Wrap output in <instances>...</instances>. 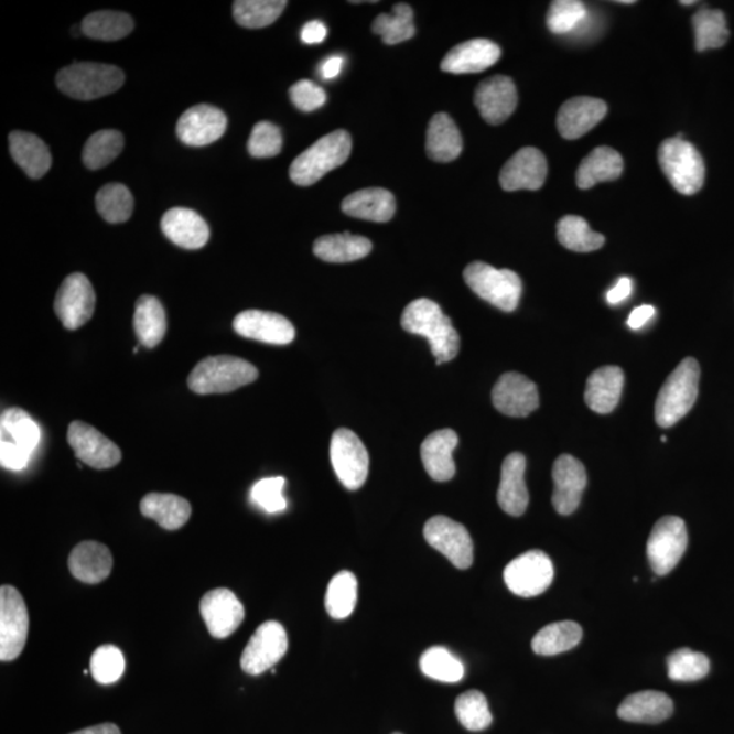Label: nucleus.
I'll list each match as a JSON object with an SVG mask.
<instances>
[{
	"label": "nucleus",
	"instance_id": "f8f14e48",
	"mask_svg": "<svg viewBox=\"0 0 734 734\" xmlns=\"http://www.w3.org/2000/svg\"><path fill=\"white\" fill-rule=\"evenodd\" d=\"M553 564L546 552L528 551L511 561L504 571L506 586L520 597H536L544 593L553 581Z\"/></svg>",
	"mask_w": 734,
	"mask_h": 734
},
{
	"label": "nucleus",
	"instance_id": "4d7b16f0",
	"mask_svg": "<svg viewBox=\"0 0 734 734\" xmlns=\"http://www.w3.org/2000/svg\"><path fill=\"white\" fill-rule=\"evenodd\" d=\"M291 101L302 112H313L322 108L326 101V95L323 87L314 84L312 80L302 79L296 82L290 89Z\"/></svg>",
	"mask_w": 734,
	"mask_h": 734
},
{
	"label": "nucleus",
	"instance_id": "79ce46f5",
	"mask_svg": "<svg viewBox=\"0 0 734 734\" xmlns=\"http://www.w3.org/2000/svg\"><path fill=\"white\" fill-rule=\"evenodd\" d=\"M697 51L721 48L730 39L726 17L721 10L702 9L692 17Z\"/></svg>",
	"mask_w": 734,
	"mask_h": 734
},
{
	"label": "nucleus",
	"instance_id": "58836bf2",
	"mask_svg": "<svg viewBox=\"0 0 734 734\" xmlns=\"http://www.w3.org/2000/svg\"><path fill=\"white\" fill-rule=\"evenodd\" d=\"M582 628L579 623L564 620L541 628L532 639V649L539 656H557L580 644Z\"/></svg>",
	"mask_w": 734,
	"mask_h": 734
},
{
	"label": "nucleus",
	"instance_id": "de8ad7c7",
	"mask_svg": "<svg viewBox=\"0 0 734 734\" xmlns=\"http://www.w3.org/2000/svg\"><path fill=\"white\" fill-rule=\"evenodd\" d=\"M421 669L428 678L442 683H458L465 674L462 660L442 646H434L423 652Z\"/></svg>",
	"mask_w": 734,
	"mask_h": 734
},
{
	"label": "nucleus",
	"instance_id": "0eeeda50",
	"mask_svg": "<svg viewBox=\"0 0 734 734\" xmlns=\"http://www.w3.org/2000/svg\"><path fill=\"white\" fill-rule=\"evenodd\" d=\"M0 462L10 471H21L40 442V428L22 408H9L0 418Z\"/></svg>",
	"mask_w": 734,
	"mask_h": 734
},
{
	"label": "nucleus",
	"instance_id": "a18cd8bd",
	"mask_svg": "<svg viewBox=\"0 0 734 734\" xmlns=\"http://www.w3.org/2000/svg\"><path fill=\"white\" fill-rule=\"evenodd\" d=\"M125 148V137L116 130H102L87 139L82 160L91 171L109 165Z\"/></svg>",
	"mask_w": 734,
	"mask_h": 734
},
{
	"label": "nucleus",
	"instance_id": "dca6fc26",
	"mask_svg": "<svg viewBox=\"0 0 734 734\" xmlns=\"http://www.w3.org/2000/svg\"><path fill=\"white\" fill-rule=\"evenodd\" d=\"M68 445L82 463L95 469H109L121 462V451L101 431L85 422L75 421L68 427Z\"/></svg>",
	"mask_w": 734,
	"mask_h": 734
},
{
	"label": "nucleus",
	"instance_id": "69168bd1",
	"mask_svg": "<svg viewBox=\"0 0 734 734\" xmlns=\"http://www.w3.org/2000/svg\"><path fill=\"white\" fill-rule=\"evenodd\" d=\"M680 3H681V4H686V6H689V4H695V2H693V0H690V2H684V0H683V2H680Z\"/></svg>",
	"mask_w": 734,
	"mask_h": 734
},
{
	"label": "nucleus",
	"instance_id": "7ed1b4c3",
	"mask_svg": "<svg viewBox=\"0 0 734 734\" xmlns=\"http://www.w3.org/2000/svg\"><path fill=\"white\" fill-rule=\"evenodd\" d=\"M701 367L698 360L686 358L671 373L656 401V422L662 429L672 428L691 411L698 398Z\"/></svg>",
	"mask_w": 734,
	"mask_h": 734
},
{
	"label": "nucleus",
	"instance_id": "c756f323",
	"mask_svg": "<svg viewBox=\"0 0 734 734\" xmlns=\"http://www.w3.org/2000/svg\"><path fill=\"white\" fill-rule=\"evenodd\" d=\"M673 713L672 699L660 691H640L628 695L617 709L619 719L635 724H661Z\"/></svg>",
	"mask_w": 734,
	"mask_h": 734
},
{
	"label": "nucleus",
	"instance_id": "680f3d73",
	"mask_svg": "<svg viewBox=\"0 0 734 734\" xmlns=\"http://www.w3.org/2000/svg\"><path fill=\"white\" fill-rule=\"evenodd\" d=\"M343 64H345V60L342 56H331L320 66V75L324 80L335 79L341 74Z\"/></svg>",
	"mask_w": 734,
	"mask_h": 734
},
{
	"label": "nucleus",
	"instance_id": "412c9836",
	"mask_svg": "<svg viewBox=\"0 0 734 734\" xmlns=\"http://www.w3.org/2000/svg\"><path fill=\"white\" fill-rule=\"evenodd\" d=\"M226 115L212 105L199 104L190 108L177 122V137L186 145L203 148L224 137Z\"/></svg>",
	"mask_w": 734,
	"mask_h": 734
},
{
	"label": "nucleus",
	"instance_id": "37998d69",
	"mask_svg": "<svg viewBox=\"0 0 734 734\" xmlns=\"http://www.w3.org/2000/svg\"><path fill=\"white\" fill-rule=\"evenodd\" d=\"M85 36L100 41H118L132 32L133 21L130 15L119 11H97L82 22Z\"/></svg>",
	"mask_w": 734,
	"mask_h": 734
},
{
	"label": "nucleus",
	"instance_id": "1a4fd4ad",
	"mask_svg": "<svg viewBox=\"0 0 734 734\" xmlns=\"http://www.w3.org/2000/svg\"><path fill=\"white\" fill-rule=\"evenodd\" d=\"M29 614L25 600L14 586L0 587V660L14 661L25 649Z\"/></svg>",
	"mask_w": 734,
	"mask_h": 734
},
{
	"label": "nucleus",
	"instance_id": "ea45409f",
	"mask_svg": "<svg viewBox=\"0 0 734 734\" xmlns=\"http://www.w3.org/2000/svg\"><path fill=\"white\" fill-rule=\"evenodd\" d=\"M357 600V576L349 571H341L331 580L326 590L325 609L334 619H347L353 614Z\"/></svg>",
	"mask_w": 734,
	"mask_h": 734
},
{
	"label": "nucleus",
	"instance_id": "a211bd4d",
	"mask_svg": "<svg viewBox=\"0 0 734 734\" xmlns=\"http://www.w3.org/2000/svg\"><path fill=\"white\" fill-rule=\"evenodd\" d=\"M553 508L562 516L579 509L587 483L584 464L570 454L558 457L552 468Z\"/></svg>",
	"mask_w": 734,
	"mask_h": 734
},
{
	"label": "nucleus",
	"instance_id": "f704fd0d",
	"mask_svg": "<svg viewBox=\"0 0 734 734\" xmlns=\"http://www.w3.org/2000/svg\"><path fill=\"white\" fill-rule=\"evenodd\" d=\"M427 150L430 160L452 162L463 151V138L456 122L446 114H436L429 122Z\"/></svg>",
	"mask_w": 734,
	"mask_h": 734
},
{
	"label": "nucleus",
	"instance_id": "052dcab7",
	"mask_svg": "<svg viewBox=\"0 0 734 734\" xmlns=\"http://www.w3.org/2000/svg\"><path fill=\"white\" fill-rule=\"evenodd\" d=\"M656 309L652 307L651 305H643L639 307H635L633 313L630 314V317H628V326H630L632 330L638 331L640 328H644L646 324H648L649 320L655 316Z\"/></svg>",
	"mask_w": 734,
	"mask_h": 734
},
{
	"label": "nucleus",
	"instance_id": "7c9ffc66",
	"mask_svg": "<svg viewBox=\"0 0 734 734\" xmlns=\"http://www.w3.org/2000/svg\"><path fill=\"white\" fill-rule=\"evenodd\" d=\"M625 373L617 366L600 367L586 381L585 403L593 412L609 413L619 404Z\"/></svg>",
	"mask_w": 734,
	"mask_h": 734
},
{
	"label": "nucleus",
	"instance_id": "13d9d810",
	"mask_svg": "<svg viewBox=\"0 0 734 734\" xmlns=\"http://www.w3.org/2000/svg\"><path fill=\"white\" fill-rule=\"evenodd\" d=\"M326 34H328V31H326V26L322 21H311L302 28L301 40L309 45L320 44L323 43Z\"/></svg>",
	"mask_w": 734,
	"mask_h": 734
},
{
	"label": "nucleus",
	"instance_id": "5701e85b",
	"mask_svg": "<svg viewBox=\"0 0 734 734\" xmlns=\"http://www.w3.org/2000/svg\"><path fill=\"white\" fill-rule=\"evenodd\" d=\"M517 104L515 82L505 75L483 80L475 91L476 108L488 125H503L515 112Z\"/></svg>",
	"mask_w": 734,
	"mask_h": 734
},
{
	"label": "nucleus",
	"instance_id": "c85d7f7f",
	"mask_svg": "<svg viewBox=\"0 0 734 734\" xmlns=\"http://www.w3.org/2000/svg\"><path fill=\"white\" fill-rule=\"evenodd\" d=\"M458 444L456 431L444 429L434 431L421 446V457L431 479L436 482L451 481L456 475L453 452Z\"/></svg>",
	"mask_w": 734,
	"mask_h": 734
},
{
	"label": "nucleus",
	"instance_id": "b1692460",
	"mask_svg": "<svg viewBox=\"0 0 734 734\" xmlns=\"http://www.w3.org/2000/svg\"><path fill=\"white\" fill-rule=\"evenodd\" d=\"M608 112L607 104L598 98L575 97L559 109L557 126L564 139L574 141L596 127Z\"/></svg>",
	"mask_w": 734,
	"mask_h": 734
},
{
	"label": "nucleus",
	"instance_id": "e2e57ef3",
	"mask_svg": "<svg viewBox=\"0 0 734 734\" xmlns=\"http://www.w3.org/2000/svg\"><path fill=\"white\" fill-rule=\"evenodd\" d=\"M72 734H121V732L119 727L114 724H101L86 727V730H82Z\"/></svg>",
	"mask_w": 734,
	"mask_h": 734
},
{
	"label": "nucleus",
	"instance_id": "864d4df0",
	"mask_svg": "<svg viewBox=\"0 0 734 734\" xmlns=\"http://www.w3.org/2000/svg\"><path fill=\"white\" fill-rule=\"evenodd\" d=\"M586 6L580 0H555L547 14V26L555 34L575 31L586 20Z\"/></svg>",
	"mask_w": 734,
	"mask_h": 734
},
{
	"label": "nucleus",
	"instance_id": "9d476101",
	"mask_svg": "<svg viewBox=\"0 0 734 734\" xmlns=\"http://www.w3.org/2000/svg\"><path fill=\"white\" fill-rule=\"evenodd\" d=\"M331 463L337 479L348 489L365 485L369 475V453L354 431L337 429L331 440Z\"/></svg>",
	"mask_w": 734,
	"mask_h": 734
},
{
	"label": "nucleus",
	"instance_id": "c9c22d12",
	"mask_svg": "<svg viewBox=\"0 0 734 734\" xmlns=\"http://www.w3.org/2000/svg\"><path fill=\"white\" fill-rule=\"evenodd\" d=\"M622 172V155L607 145H600L581 162L575 176L576 185L580 190H590L598 183L619 179Z\"/></svg>",
	"mask_w": 734,
	"mask_h": 734
},
{
	"label": "nucleus",
	"instance_id": "bf43d9fd",
	"mask_svg": "<svg viewBox=\"0 0 734 734\" xmlns=\"http://www.w3.org/2000/svg\"><path fill=\"white\" fill-rule=\"evenodd\" d=\"M633 293V281L630 278L623 277L616 282L607 293V302L609 305H617L625 301Z\"/></svg>",
	"mask_w": 734,
	"mask_h": 734
},
{
	"label": "nucleus",
	"instance_id": "c03bdc74",
	"mask_svg": "<svg viewBox=\"0 0 734 734\" xmlns=\"http://www.w3.org/2000/svg\"><path fill=\"white\" fill-rule=\"evenodd\" d=\"M373 32L380 34L384 43L396 45L404 43L415 36L413 25V11L411 6L398 3L393 6L392 14H380L373 22Z\"/></svg>",
	"mask_w": 734,
	"mask_h": 734
},
{
	"label": "nucleus",
	"instance_id": "ddd939ff",
	"mask_svg": "<svg viewBox=\"0 0 734 734\" xmlns=\"http://www.w3.org/2000/svg\"><path fill=\"white\" fill-rule=\"evenodd\" d=\"M288 649V633L281 623L266 622L255 632L242 651V671L250 676L265 673L282 660Z\"/></svg>",
	"mask_w": 734,
	"mask_h": 734
},
{
	"label": "nucleus",
	"instance_id": "a878e982",
	"mask_svg": "<svg viewBox=\"0 0 734 734\" xmlns=\"http://www.w3.org/2000/svg\"><path fill=\"white\" fill-rule=\"evenodd\" d=\"M527 458L522 453H511L505 458L498 488V504L500 509L509 516L520 517L526 512L529 504V493L526 485Z\"/></svg>",
	"mask_w": 734,
	"mask_h": 734
},
{
	"label": "nucleus",
	"instance_id": "49530a36",
	"mask_svg": "<svg viewBox=\"0 0 734 734\" xmlns=\"http://www.w3.org/2000/svg\"><path fill=\"white\" fill-rule=\"evenodd\" d=\"M288 6L284 0H237L233 14L241 26L261 29L276 22Z\"/></svg>",
	"mask_w": 734,
	"mask_h": 734
},
{
	"label": "nucleus",
	"instance_id": "4c0bfd02",
	"mask_svg": "<svg viewBox=\"0 0 734 734\" xmlns=\"http://www.w3.org/2000/svg\"><path fill=\"white\" fill-rule=\"evenodd\" d=\"M371 248L373 245L367 238L342 233L320 237L314 242L313 252L328 263H349L366 258Z\"/></svg>",
	"mask_w": 734,
	"mask_h": 734
},
{
	"label": "nucleus",
	"instance_id": "9b49d317",
	"mask_svg": "<svg viewBox=\"0 0 734 734\" xmlns=\"http://www.w3.org/2000/svg\"><path fill=\"white\" fill-rule=\"evenodd\" d=\"M689 544L686 523L681 518L667 516L657 521L648 540V558L657 575H667L678 566Z\"/></svg>",
	"mask_w": 734,
	"mask_h": 734
},
{
	"label": "nucleus",
	"instance_id": "6e6d98bb",
	"mask_svg": "<svg viewBox=\"0 0 734 734\" xmlns=\"http://www.w3.org/2000/svg\"><path fill=\"white\" fill-rule=\"evenodd\" d=\"M285 485L284 477H266L261 479L250 492V498L256 506L263 509L270 515L281 512L288 508V500L283 497V488Z\"/></svg>",
	"mask_w": 734,
	"mask_h": 734
},
{
	"label": "nucleus",
	"instance_id": "2eb2a0df",
	"mask_svg": "<svg viewBox=\"0 0 734 734\" xmlns=\"http://www.w3.org/2000/svg\"><path fill=\"white\" fill-rule=\"evenodd\" d=\"M95 307V289L84 273H72L64 279L55 300L56 316L64 328L75 331L89 323Z\"/></svg>",
	"mask_w": 734,
	"mask_h": 734
},
{
	"label": "nucleus",
	"instance_id": "f257e3e1",
	"mask_svg": "<svg viewBox=\"0 0 734 734\" xmlns=\"http://www.w3.org/2000/svg\"><path fill=\"white\" fill-rule=\"evenodd\" d=\"M401 326L412 335L427 337L436 365L451 363L457 357L458 332L436 302L428 299L412 301L404 309Z\"/></svg>",
	"mask_w": 734,
	"mask_h": 734
},
{
	"label": "nucleus",
	"instance_id": "5fc2aeb1",
	"mask_svg": "<svg viewBox=\"0 0 734 734\" xmlns=\"http://www.w3.org/2000/svg\"><path fill=\"white\" fill-rule=\"evenodd\" d=\"M282 144L281 130L270 121H260L250 133L248 151L255 159H271L281 153Z\"/></svg>",
	"mask_w": 734,
	"mask_h": 734
},
{
	"label": "nucleus",
	"instance_id": "0e129e2a",
	"mask_svg": "<svg viewBox=\"0 0 734 734\" xmlns=\"http://www.w3.org/2000/svg\"><path fill=\"white\" fill-rule=\"evenodd\" d=\"M619 3H623V4H633L634 2H633V0H620Z\"/></svg>",
	"mask_w": 734,
	"mask_h": 734
},
{
	"label": "nucleus",
	"instance_id": "393cba45",
	"mask_svg": "<svg viewBox=\"0 0 734 734\" xmlns=\"http://www.w3.org/2000/svg\"><path fill=\"white\" fill-rule=\"evenodd\" d=\"M500 48L493 41L474 39L454 46L441 62L442 72L475 74L485 72L499 61Z\"/></svg>",
	"mask_w": 734,
	"mask_h": 734
},
{
	"label": "nucleus",
	"instance_id": "f3484780",
	"mask_svg": "<svg viewBox=\"0 0 734 734\" xmlns=\"http://www.w3.org/2000/svg\"><path fill=\"white\" fill-rule=\"evenodd\" d=\"M201 614L208 633L217 639L229 638L245 619L242 603L226 587H218L204 594Z\"/></svg>",
	"mask_w": 734,
	"mask_h": 734
},
{
	"label": "nucleus",
	"instance_id": "603ef678",
	"mask_svg": "<svg viewBox=\"0 0 734 734\" xmlns=\"http://www.w3.org/2000/svg\"><path fill=\"white\" fill-rule=\"evenodd\" d=\"M126 669L122 651L114 645L100 646L90 658L93 679L100 684H114L119 681Z\"/></svg>",
	"mask_w": 734,
	"mask_h": 734
},
{
	"label": "nucleus",
	"instance_id": "cd10ccee",
	"mask_svg": "<svg viewBox=\"0 0 734 734\" xmlns=\"http://www.w3.org/2000/svg\"><path fill=\"white\" fill-rule=\"evenodd\" d=\"M112 568V553L107 546L98 543V541H82L69 553V573L84 584H100L108 579Z\"/></svg>",
	"mask_w": 734,
	"mask_h": 734
},
{
	"label": "nucleus",
	"instance_id": "aec40b11",
	"mask_svg": "<svg viewBox=\"0 0 734 734\" xmlns=\"http://www.w3.org/2000/svg\"><path fill=\"white\" fill-rule=\"evenodd\" d=\"M233 328L247 339L284 346L294 341L295 330L282 314L265 311H244L237 314Z\"/></svg>",
	"mask_w": 734,
	"mask_h": 734
},
{
	"label": "nucleus",
	"instance_id": "338daca9",
	"mask_svg": "<svg viewBox=\"0 0 734 734\" xmlns=\"http://www.w3.org/2000/svg\"><path fill=\"white\" fill-rule=\"evenodd\" d=\"M393 734H401V733H393Z\"/></svg>",
	"mask_w": 734,
	"mask_h": 734
},
{
	"label": "nucleus",
	"instance_id": "20e7f679",
	"mask_svg": "<svg viewBox=\"0 0 734 734\" xmlns=\"http://www.w3.org/2000/svg\"><path fill=\"white\" fill-rule=\"evenodd\" d=\"M352 149L353 141L347 131L331 132L296 156L290 166V179L301 186L316 184L326 173L343 165Z\"/></svg>",
	"mask_w": 734,
	"mask_h": 734
},
{
	"label": "nucleus",
	"instance_id": "09e8293b",
	"mask_svg": "<svg viewBox=\"0 0 734 734\" xmlns=\"http://www.w3.org/2000/svg\"><path fill=\"white\" fill-rule=\"evenodd\" d=\"M96 206L109 224H122L131 218L133 197L126 185L119 183L102 186L96 196Z\"/></svg>",
	"mask_w": 734,
	"mask_h": 734
},
{
	"label": "nucleus",
	"instance_id": "f03ea898",
	"mask_svg": "<svg viewBox=\"0 0 734 734\" xmlns=\"http://www.w3.org/2000/svg\"><path fill=\"white\" fill-rule=\"evenodd\" d=\"M258 377V369L248 360L233 355H217L195 366L188 377V387L197 395L229 393L249 386Z\"/></svg>",
	"mask_w": 734,
	"mask_h": 734
},
{
	"label": "nucleus",
	"instance_id": "e433bc0d",
	"mask_svg": "<svg viewBox=\"0 0 734 734\" xmlns=\"http://www.w3.org/2000/svg\"><path fill=\"white\" fill-rule=\"evenodd\" d=\"M133 328L139 343L148 348L160 345L168 330L166 313L153 295H142L137 301Z\"/></svg>",
	"mask_w": 734,
	"mask_h": 734
},
{
	"label": "nucleus",
	"instance_id": "72a5a7b5",
	"mask_svg": "<svg viewBox=\"0 0 734 734\" xmlns=\"http://www.w3.org/2000/svg\"><path fill=\"white\" fill-rule=\"evenodd\" d=\"M141 512L166 530H177L188 522L192 508L188 500L174 494L151 493L141 500Z\"/></svg>",
	"mask_w": 734,
	"mask_h": 734
},
{
	"label": "nucleus",
	"instance_id": "6ab92c4d",
	"mask_svg": "<svg viewBox=\"0 0 734 734\" xmlns=\"http://www.w3.org/2000/svg\"><path fill=\"white\" fill-rule=\"evenodd\" d=\"M493 404L504 415L526 418L540 404L538 387L520 373H505L493 389Z\"/></svg>",
	"mask_w": 734,
	"mask_h": 734
},
{
	"label": "nucleus",
	"instance_id": "39448f33",
	"mask_svg": "<svg viewBox=\"0 0 734 734\" xmlns=\"http://www.w3.org/2000/svg\"><path fill=\"white\" fill-rule=\"evenodd\" d=\"M125 79V73L110 64L75 63L61 69L56 84L64 95L89 101L118 91Z\"/></svg>",
	"mask_w": 734,
	"mask_h": 734
},
{
	"label": "nucleus",
	"instance_id": "2f4dec72",
	"mask_svg": "<svg viewBox=\"0 0 734 734\" xmlns=\"http://www.w3.org/2000/svg\"><path fill=\"white\" fill-rule=\"evenodd\" d=\"M342 209L353 218L371 220V223H388L393 218L396 199L388 190H359L343 201Z\"/></svg>",
	"mask_w": 734,
	"mask_h": 734
},
{
	"label": "nucleus",
	"instance_id": "a19ab883",
	"mask_svg": "<svg viewBox=\"0 0 734 734\" xmlns=\"http://www.w3.org/2000/svg\"><path fill=\"white\" fill-rule=\"evenodd\" d=\"M558 240L573 252H593L603 247L605 238L593 231L584 218L566 215L557 226Z\"/></svg>",
	"mask_w": 734,
	"mask_h": 734
},
{
	"label": "nucleus",
	"instance_id": "bb28decb",
	"mask_svg": "<svg viewBox=\"0 0 734 734\" xmlns=\"http://www.w3.org/2000/svg\"><path fill=\"white\" fill-rule=\"evenodd\" d=\"M161 229L169 240L184 249H201L209 240V227L190 208H172L163 215Z\"/></svg>",
	"mask_w": 734,
	"mask_h": 734
},
{
	"label": "nucleus",
	"instance_id": "4be33fe9",
	"mask_svg": "<svg viewBox=\"0 0 734 734\" xmlns=\"http://www.w3.org/2000/svg\"><path fill=\"white\" fill-rule=\"evenodd\" d=\"M547 172L549 166L543 153L535 148H523L505 163L499 183L508 192L538 191L546 183Z\"/></svg>",
	"mask_w": 734,
	"mask_h": 734
},
{
	"label": "nucleus",
	"instance_id": "6e6552de",
	"mask_svg": "<svg viewBox=\"0 0 734 734\" xmlns=\"http://www.w3.org/2000/svg\"><path fill=\"white\" fill-rule=\"evenodd\" d=\"M464 281L476 295L500 311L512 312L520 304L522 283L515 271L475 261L465 268Z\"/></svg>",
	"mask_w": 734,
	"mask_h": 734
},
{
	"label": "nucleus",
	"instance_id": "4468645a",
	"mask_svg": "<svg viewBox=\"0 0 734 734\" xmlns=\"http://www.w3.org/2000/svg\"><path fill=\"white\" fill-rule=\"evenodd\" d=\"M424 539L460 570H467L474 563V541L462 523L445 516L430 518L424 526Z\"/></svg>",
	"mask_w": 734,
	"mask_h": 734
},
{
	"label": "nucleus",
	"instance_id": "473e14b6",
	"mask_svg": "<svg viewBox=\"0 0 734 734\" xmlns=\"http://www.w3.org/2000/svg\"><path fill=\"white\" fill-rule=\"evenodd\" d=\"M10 153L14 162L29 177L45 176L52 165L48 145L33 133L14 131L9 137Z\"/></svg>",
	"mask_w": 734,
	"mask_h": 734
},
{
	"label": "nucleus",
	"instance_id": "423d86ee",
	"mask_svg": "<svg viewBox=\"0 0 734 734\" xmlns=\"http://www.w3.org/2000/svg\"><path fill=\"white\" fill-rule=\"evenodd\" d=\"M658 162L669 183L680 194L691 196L702 190L706 166L695 145L684 138H669L658 149Z\"/></svg>",
	"mask_w": 734,
	"mask_h": 734
},
{
	"label": "nucleus",
	"instance_id": "8fccbe9b",
	"mask_svg": "<svg viewBox=\"0 0 734 734\" xmlns=\"http://www.w3.org/2000/svg\"><path fill=\"white\" fill-rule=\"evenodd\" d=\"M454 712H456L460 724L471 732L485 731L493 722L487 699L481 691L472 690L462 693L454 704Z\"/></svg>",
	"mask_w": 734,
	"mask_h": 734
},
{
	"label": "nucleus",
	"instance_id": "3c124183",
	"mask_svg": "<svg viewBox=\"0 0 734 734\" xmlns=\"http://www.w3.org/2000/svg\"><path fill=\"white\" fill-rule=\"evenodd\" d=\"M668 676L673 681H698L706 678L710 671L709 658L691 649H679L667 660Z\"/></svg>",
	"mask_w": 734,
	"mask_h": 734
}]
</instances>
